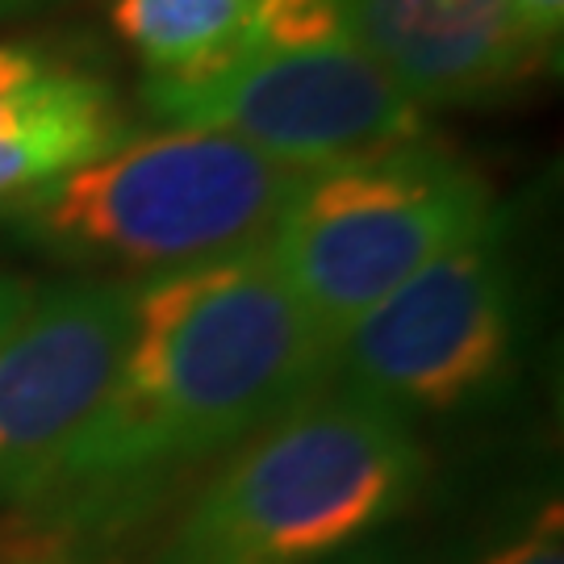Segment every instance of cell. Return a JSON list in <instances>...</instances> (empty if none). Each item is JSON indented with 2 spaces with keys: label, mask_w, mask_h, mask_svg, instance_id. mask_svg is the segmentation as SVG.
I'll use <instances>...</instances> for the list:
<instances>
[{
  "label": "cell",
  "mask_w": 564,
  "mask_h": 564,
  "mask_svg": "<svg viewBox=\"0 0 564 564\" xmlns=\"http://www.w3.org/2000/svg\"><path fill=\"white\" fill-rule=\"evenodd\" d=\"M39 297V289L30 281H21V276H4L0 272V343L9 339V330L25 318V310L34 305Z\"/></svg>",
  "instance_id": "obj_14"
},
{
  "label": "cell",
  "mask_w": 564,
  "mask_h": 564,
  "mask_svg": "<svg viewBox=\"0 0 564 564\" xmlns=\"http://www.w3.org/2000/svg\"><path fill=\"white\" fill-rule=\"evenodd\" d=\"M368 564H381V561H368Z\"/></svg>",
  "instance_id": "obj_17"
},
{
  "label": "cell",
  "mask_w": 564,
  "mask_h": 564,
  "mask_svg": "<svg viewBox=\"0 0 564 564\" xmlns=\"http://www.w3.org/2000/svg\"><path fill=\"white\" fill-rule=\"evenodd\" d=\"M351 42L423 113L510 97L556 63L510 0H351Z\"/></svg>",
  "instance_id": "obj_8"
},
{
  "label": "cell",
  "mask_w": 564,
  "mask_h": 564,
  "mask_svg": "<svg viewBox=\"0 0 564 564\" xmlns=\"http://www.w3.org/2000/svg\"><path fill=\"white\" fill-rule=\"evenodd\" d=\"M481 564H564V519L561 502L552 498L514 535L494 544L481 556Z\"/></svg>",
  "instance_id": "obj_12"
},
{
  "label": "cell",
  "mask_w": 564,
  "mask_h": 564,
  "mask_svg": "<svg viewBox=\"0 0 564 564\" xmlns=\"http://www.w3.org/2000/svg\"><path fill=\"white\" fill-rule=\"evenodd\" d=\"M256 0H113L109 21L151 80L209 76L239 59Z\"/></svg>",
  "instance_id": "obj_10"
},
{
  "label": "cell",
  "mask_w": 564,
  "mask_h": 564,
  "mask_svg": "<svg viewBox=\"0 0 564 564\" xmlns=\"http://www.w3.org/2000/svg\"><path fill=\"white\" fill-rule=\"evenodd\" d=\"M419 481L410 419L347 389L314 393L251 435L151 564H323L405 510Z\"/></svg>",
  "instance_id": "obj_3"
},
{
  "label": "cell",
  "mask_w": 564,
  "mask_h": 564,
  "mask_svg": "<svg viewBox=\"0 0 564 564\" xmlns=\"http://www.w3.org/2000/svg\"><path fill=\"white\" fill-rule=\"evenodd\" d=\"M489 218L494 197L481 172L414 142L314 172L260 251L335 351L389 293Z\"/></svg>",
  "instance_id": "obj_4"
},
{
  "label": "cell",
  "mask_w": 564,
  "mask_h": 564,
  "mask_svg": "<svg viewBox=\"0 0 564 564\" xmlns=\"http://www.w3.org/2000/svg\"><path fill=\"white\" fill-rule=\"evenodd\" d=\"M523 276L498 214L389 293L335 347L330 377L393 414H452L498 393L519 360Z\"/></svg>",
  "instance_id": "obj_5"
},
{
  "label": "cell",
  "mask_w": 564,
  "mask_h": 564,
  "mask_svg": "<svg viewBox=\"0 0 564 564\" xmlns=\"http://www.w3.org/2000/svg\"><path fill=\"white\" fill-rule=\"evenodd\" d=\"M130 289L55 284L0 343V502H34L97 414L130 335Z\"/></svg>",
  "instance_id": "obj_7"
},
{
  "label": "cell",
  "mask_w": 564,
  "mask_h": 564,
  "mask_svg": "<svg viewBox=\"0 0 564 564\" xmlns=\"http://www.w3.org/2000/svg\"><path fill=\"white\" fill-rule=\"evenodd\" d=\"M339 42H351V0H256L239 59Z\"/></svg>",
  "instance_id": "obj_11"
},
{
  "label": "cell",
  "mask_w": 564,
  "mask_h": 564,
  "mask_svg": "<svg viewBox=\"0 0 564 564\" xmlns=\"http://www.w3.org/2000/svg\"><path fill=\"white\" fill-rule=\"evenodd\" d=\"M310 176L230 134L176 126L0 205V226L55 260L155 281L260 251Z\"/></svg>",
  "instance_id": "obj_2"
},
{
  "label": "cell",
  "mask_w": 564,
  "mask_h": 564,
  "mask_svg": "<svg viewBox=\"0 0 564 564\" xmlns=\"http://www.w3.org/2000/svg\"><path fill=\"white\" fill-rule=\"evenodd\" d=\"M39 4H51V0H0V13H21V9H39Z\"/></svg>",
  "instance_id": "obj_16"
},
{
  "label": "cell",
  "mask_w": 564,
  "mask_h": 564,
  "mask_svg": "<svg viewBox=\"0 0 564 564\" xmlns=\"http://www.w3.org/2000/svg\"><path fill=\"white\" fill-rule=\"evenodd\" d=\"M34 76H39L34 55H25V51H18V46H0V93L21 88V84L34 80Z\"/></svg>",
  "instance_id": "obj_15"
},
{
  "label": "cell",
  "mask_w": 564,
  "mask_h": 564,
  "mask_svg": "<svg viewBox=\"0 0 564 564\" xmlns=\"http://www.w3.org/2000/svg\"><path fill=\"white\" fill-rule=\"evenodd\" d=\"M514 18L523 21V30L544 46L547 55H561L564 39V0H510Z\"/></svg>",
  "instance_id": "obj_13"
},
{
  "label": "cell",
  "mask_w": 564,
  "mask_h": 564,
  "mask_svg": "<svg viewBox=\"0 0 564 564\" xmlns=\"http://www.w3.org/2000/svg\"><path fill=\"white\" fill-rule=\"evenodd\" d=\"M330 360L263 251L134 284L113 384L39 498L113 514L155 477L242 444L314 398Z\"/></svg>",
  "instance_id": "obj_1"
},
{
  "label": "cell",
  "mask_w": 564,
  "mask_h": 564,
  "mask_svg": "<svg viewBox=\"0 0 564 564\" xmlns=\"http://www.w3.org/2000/svg\"><path fill=\"white\" fill-rule=\"evenodd\" d=\"M121 142L126 121L101 80L39 72L0 93V205L101 160Z\"/></svg>",
  "instance_id": "obj_9"
},
{
  "label": "cell",
  "mask_w": 564,
  "mask_h": 564,
  "mask_svg": "<svg viewBox=\"0 0 564 564\" xmlns=\"http://www.w3.org/2000/svg\"><path fill=\"white\" fill-rule=\"evenodd\" d=\"M142 105L172 126L218 130L305 172L381 160L426 139V113L356 42L242 55L188 80H147Z\"/></svg>",
  "instance_id": "obj_6"
}]
</instances>
